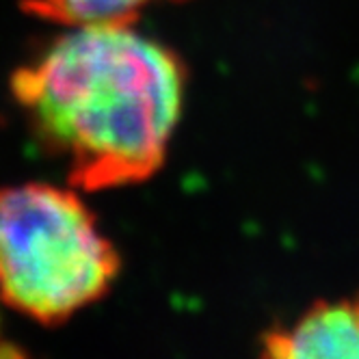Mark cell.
<instances>
[{
	"mask_svg": "<svg viewBox=\"0 0 359 359\" xmlns=\"http://www.w3.org/2000/svg\"><path fill=\"white\" fill-rule=\"evenodd\" d=\"M11 87L37 135L65 158L74 187L104 191L145 182L165 165L187 74L135 22H109L65 27Z\"/></svg>",
	"mask_w": 359,
	"mask_h": 359,
	"instance_id": "cell-1",
	"label": "cell"
},
{
	"mask_svg": "<svg viewBox=\"0 0 359 359\" xmlns=\"http://www.w3.org/2000/svg\"><path fill=\"white\" fill-rule=\"evenodd\" d=\"M119 253L79 193L53 184L0 189V301L61 323L104 297Z\"/></svg>",
	"mask_w": 359,
	"mask_h": 359,
	"instance_id": "cell-2",
	"label": "cell"
},
{
	"mask_svg": "<svg viewBox=\"0 0 359 359\" xmlns=\"http://www.w3.org/2000/svg\"><path fill=\"white\" fill-rule=\"evenodd\" d=\"M262 344L277 359H357L359 297L314 305L292 325L271 331Z\"/></svg>",
	"mask_w": 359,
	"mask_h": 359,
	"instance_id": "cell-3",
	"label": "cell"
},
{
	"mask_svg": "<svg viewBox=\"0 0 359 359\" xmlns=\"http://www.w3.org/2000/svg\"><path fill=\"white\" fill-rule=\"evenodd\" d=\"M158 0H29V9L61 27L135 22L137 15Z\"/></svg>",
	"mask_w": 359,
	"mask_h": 359,
	"instance_id": "cell-4",
	"label": "cell"
},
{
	"mask_svg": "<svg viewBox=\"0 0 359 359\" xmlns=\"http://www.w3.org/2000/svg\"><path fill=\"white\" fill-rule=\"evenodd\" d=\"M3 355H13V348L7 344V340L3 338V333H0V357Z\"/></svg>",
	"mask_w": 359,
	"mask_h": 359,
	"instance_id": "cell-5",
	"label": "cell"
}]
</instances>
